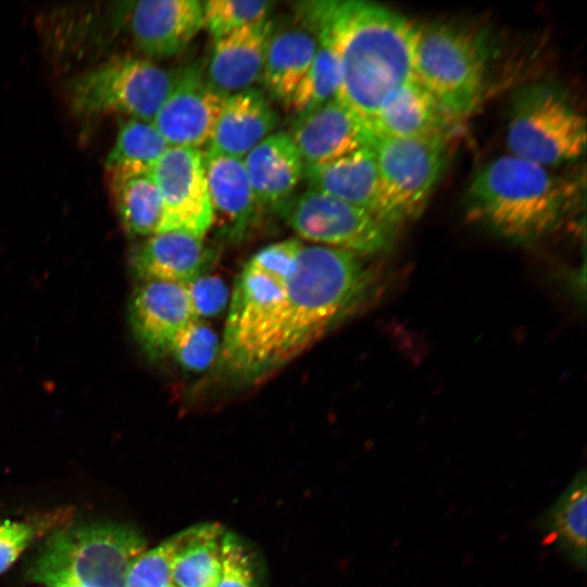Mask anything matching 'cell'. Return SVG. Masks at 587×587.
Instances as JSON below:
<instances>
[{
	"label": "cell",
	"mask_w": 587,
	"mask_h": 587,
	"mask_svg": "<svg viewBox=\"0 0 587 587\" xmlns=\"http://www.w3.org/2000/svg\"><path fill=\"white\" fill-rule=\"evenodd\" d=\"M376 283L374 270L359 254L303 245L283 289L227 322L221 373L247 384L265 378L354 313L373 295Z\"/></svg>",
	"instance_id": "obj_1"
},
{
	"label": "cell",
	"mask_w": 587,
	"mask_h": 587,
	"mask_svg": "<svg viewBox=\"0 0 587 587\" xmlns=\"http://www.w3.org/2000/svg\"><path fill=\"white\" fill-rule=\"evenodd\" d=\"M320 34L338 57L337 98L369 125L387 96L414 77L415 25L363 0L307 1Z\"/></svg>",
	"instance_id": "obj_2"
},
{
	"label": "cell",
	"mask_w": 587,
	"mask_h": 587,
	"mask_svg": "<svg viewBox=\"0 0 587 587\" xmlns=\"http://www.w3.org/2000/svg\"><path fill=\"white\" fill-rule=\"evenodd\" d=\"M570 193L546 167L512 154L502 155L473 179L469 212L501 237L529 242L559 226L569 209Z\"/></svg>",
	"instance_id": "obj_3"
},
{
	"label": "cell",
	"mask_w": 587,
	"mask_h": 587,
	"mask_svg": "<svg viewBox=\"0 0 587 587\" xmlns=\"http://www.w3.org/2000/svg\"><path fill=\"white\" fill-rule=\"evenodd\" d=\"M146 547L143 536L129 525L72 524L46 539L27 574L47 587H125L132 563Z\"/></svg>",
	"instance_id": "obj_4"
},
{
	"label": "cell",
	"mask_w": 587,
	"mask_h": 587,
	"mask_svg": "<svg viewBox=\"0 0 587 587\" xmlns=\"http://www.w3.org/2000/svg\"><path fill=\"white\" fill-rule=\"evenodd\" d=\"M490 51L487 35L472 26L415 25L413 74L442 112L465 116L485 92Z\"/></svg>",
	"instance_id": "obj_5"
},
{
	"label": "cell",
	"mask_w": 587,
	"mask_h": 587,
	"mask_svg": "<svg viewBox=\"0 0 587 587\" xmlns=\"http://www.w3.org/2000/svg\"><path fill=\"white\" fill-rule=\"evenodd\" d=\"M176 70L147 58L115 57L73 77L68 102L76 113H123L152 122L168 96Z\"/></svg>",
	"instance_id": "obj_6"
},
{
	"label": "cell",
	"mask_w": 587,
	"mask_h": 587,
	"mask_svg": "<svg viewBox=\"0 0 587 587\" xmlns=\"http://www.w3.org/2000/svg\"><path fill=\"white\" fill-rule=\"evenodd\" d=\"M507 145L512 155L544 167L573 161L585 150V118L558 89L526 87L513 102Z\"/></svg>",
	"instance_id": "obj_7"
},
{
	"label": "cell",
	"mask_w": 587,
	"mask_h": 587,
	"mask_svg": "<svg viewBox=\"0 0 587 587\" xmlns=\"http://www.w3.org/2000/svg\"><path fill=\"white\" fill-rule=\"evenodd\" d=\"M372 147L378 171L375 217L392 227L417 216L444 164L442 136L372 135Z\"/></svg>",
	"instance_id": "obj_8"
},
{
	"label": "cell",
	"mask_w": 587,
	"mask_h": 587,
	"mask_svg": "<svg viewBox=\"0 0 587 587\" xmlns=\"http://www.w3.org/2000/svg\"><path fill=\"white\" fill-rule=\"evenodd\" d=\"M276 213L301 238L359 255L386 251L392 227L366 211L316 189L295 193Z\"/></svg>",
	"instance_id": "obj_9"
},
{
	"label": "cell",
	"mask_w": 587,
	"mask_h": 587,
	"mask_svg": "<svg viewBox=\"0 0 587 587\" xmlns=\"http://www.w3.org/2000/svg\"><path fill=\"white\" fill-rule=\"evenodd\" d=\"M163 210L162 233L180 232L204 239L213 215L208 192L203 151L168 147L151 170Z\"/></svg>",
	"instance_id": "obj_10"
},
{
	"label": "cell",
	"mask_w": 587,
	"mask_h": 587,
	"mask_svg": "<svg viewBox=\"0 0 587 587\" xmlns=\"http://www.w3.org/2000/svg\"><path fill=\"white\" fill-rule=\"evenodd\" d=\"M225 98L207 80L202 63L186 64L176 70L152 123L170 147L200 149L212 136Z\"/></svg>",
	"instance_id": "obj_11"
},
{
	"label": "cell",
	"mask_w": 587,
	"mask_h": 587,
	"mask_svg": "<svg viewBox=\"0 0 587 587\" xmlns=\"http://www.w3.org/2000/svg\"><path fill=\"white\" fill-rule=\"evenodd\" d=\"M113 17L125 26L147 59L183 52L203 27L199 0H142L117 3Z\"/></svg>",
	"instance_id": "obj_12"
},
{
	"label": "cell",
	"mask_w": 587,
	"mask_h": 587,
	"mask_svg": "<svg viewBox=\"0 0 587 587\" xmlns=\"http://www.w3.org/2000/svg\"><path fill=\"white\" fill-rule=\"evenodd\" d=\"M128 321L146 355L158 360L171 353L177 336L198 317L185 285L150 280L132 294Z\"/></svg>",
	"instance_id": "obj_13"
},
{
	"label": "cell",
	"mask_w": 587,
	"mask_h": 587,
	"mask_svg": "<svg viewBox=\"0 0 587 587\" xmlns=\"http://www.w3.org/2000/svg\"><path fill=\"white\" fill-rule=\"evenodd\" d=\"M319 26L307 1L294 4L292 14L272 32L261 82L266 97L289 108L307 76L319 47Z\"/></svg>",
	"instance_id": "obj_14"
},
{
	"label": "cell",
	"mask_w": 587,
	"mask_h": 587,
	"mask_svg": "<svg viewBox=\"0 0 587 587\" xmlns=\"http://www.w3.org/2000/svg\"><path fill=\"white\" fill-rule=\"evenodd\" d=\"M288 134L304 167L332 162L372 145V134L337 97L296 115Z\"/></svg>",
	"instance_id": "obj_15"
},
{
	"label": "cell",
	"mask_w": 587,
	"mask_h": 587,
	"mask_svg": "<svg viewBox=\"0 0 587 587\" xmlns=\"http://www.w3.org/2000/svg\"><path fill=\"white\" fill-rule=\"evenodd\" d=\"M203 165L213 223L218 236L242 240L257 221L260 207L242 159L203 151Z\"/></svg>",
	"instance_id": "obj_16"
},
{
	"label": "cell",
	"mask_w": 587,
	"mask_h": 587,
	"mask_svg": "<svg viewBox=\"0 0 587 587\" xmlns=\"http://www.w3.org/2000/svg\"><path fill=\"white\" fill-rule=\"evenodd\" d=\"M275 20L271 16L242 26L214 40L204 65L209 84L227 97L261 82L266 50Z\"/></svg>",
	"instance_id": "obj_17"
},
{
	"label": "cell",
	"mask_w": 587,
	"mask_h": 587,
	"mask_svg": "<svg viewBox=\"0 0 587 587\" xmlns=\"http://www.w3.org/2000/svg\"><path fill=\"white\" fill-rule=\"evenodd\" d=\"M215 251L203 239L180 232L149 236L133 250L129 266L142 282L158 280L187 285L207 274Z\"/></svg>",
	"instance_id": "obj_18"
},
{
	"label": "cell",
	"mask_w": 587,
	"mask_h": 587,
	"mask_svg": "<svg viewBox=\"0 0 587 587\" xmlns=\"http://www.w3.org/2000/svg\"><path fill=\"white\" fill-rule=\"evenodd\" d=\"M278 116L259 88H249L224 100L207 150L243 159L272 135Z\"/></svg>",
	"instance_id": "obj_19"
},
{
	"label": "cell",
	"mask_w": 587,
	"mask_h": 587,
	"mask_svg": "<svg viewBox=\"0 0 587 587\" xmlns=\"http://www.w3.org/2000/svg\"><path fill=\"white\" fill-rule=\"evenodd\" d=\"M242 161L261 209L276 212L303 179L304 164L288 133H273Z\"/></svg>",
	"instance_id": "obj_20"
},
{
	"label": "cell",
	"mask_w": 587,
	"mask_h": 587,
	"mask_svg": "<svg viewBox=\"0 0 587 587\" xmlns=\"http://www.w3.org/2000/svg\"><path fill=\"white\" fill-rule=\"evenodd\" d=\"M303 179L308 188L328 193L375 217L378 171L372 145L332 162L304 167Z\"/></svg>",
	"instance_id": "obj_21"
},
{
	"label": "cell",
	"mask_w": 587,
	"mask_h": 587,
	"mask_svg": "<svg viewBox=\"0 0 587 587\" xmlns=\"http://www.w3.org/2000/svg\"><path fill=\"white\" fill-rule=\"evenodd\" d=\"M442 111L412 77L391 91L369 125L373 136L407 138L441 135Z\"/></svg>",
	"instance_id": "obj_22"
},
{
	"label": "cell",
	"mask_w": 587,
	"mask_h": 587,
	"mask_svg": "<svg viewBox=\"0 0 587 587\" xmlns=\"http://www.w3.org/2000/svg\"><path fill=\"white\" fill-rule=\"evenodd\" d=\"M586 471L582 469L536 522L544 542L578 569L586 567Z\"/></svg>",
	"instance_id": "obj_23"
},
{
	"label": "cell",
	"mask_w": 587,
	"mask_h": 587,
	"mask_svg": "<svg viewBox=\"0 0 587 587\" xmlns=\"http://www.w3.org/2000/svg\"><path fill=\"white\" fill-rule=\"evenodd\" d=\"M110 189L120 220L130 235L162 233L164 210L151 171L115 168L109 171Z\"/></svg>",
	"instance_id": "obj_24"
},
{
	"label": "cell",
	"mask_w": 587,
	"mask_h": 587,
	"mask_svg": "<svg viewBox=\"0 0 587 587\" xmlns=\"http://www.w3.org/2000/svg\"><path fill=\"white\" fill-rule=\"evenodd\" d=\"M223 527L204 523L185 529L172 578L177 587H216L222 574Z\"/></svg>",
	"instance_id": "obj_25"
},
{
	"label": "cell",
	"mask_w": 587,
	"mask_h": 587,
	"mask_svg": "<svg viewBox=\"0 0 587 587\" xmlns=\"http://www.w3.org/2000/svg\"><path fill=\"white\" fill-rule=\"evenodd\" d=\"M168 147L152 122L129 118L121 125L105 166L151 171Z\"/></svg>",
	"instance_id": "obj_26"
},
{
	"label": "cell",
	"mask_w": 587,
	"mask_h": 587,
	"mask_svg": "<svg viewBox=\"0 0 587 587\" xmlns=\"http://www.w3.org/2000/svg\"><path fill=\"white\" fill-rule=\"evenodd\" d=\"M340 84L341 71L338 57L320 34L313 63L298 86L288 109L292 110L296 115L309 112L336 98Z\"/></svg>",
	"instance_id": "obj_27"
},
{
	"label": "cell",
	"mask_w": 587,
	"mask_h": 587,
	"mask_svg": "<svg viewBox=\"0 0 587 587\" xmlns=\"http://www.w3.org/2000/svg\"><path fill=\"white\" fill-rule=\"evenodd\" d=\"M275 2L268 0H210L202 2V25L213 38L270 17Z\"/></svg>",
	"instance_id": "obj_28"
},
{
	"label": "cell",
	"mask_w": 587,
	"mask_h": 587,
	"mask_svg": "<svg viewBox=\"0 0 587 587\" xmlns=\"http://www.w3.org/2000/svg\"><path fill=\"white\" fill-rule=\"evenodd\" d=\"M184 536L182 530L139 554L128 570L125 587H171L173 562Z\"/></svg>",
	"instance_id": "obj_29"
},
{
	"label": "cell",
	"mask_w": 587,
	"mask_h": 587,
	"mask_svg": "<svg viewBox=\"0 0 587 587\" xmlns=\"http://www.w3.org/2000/svg\"><path fill=\"white\" fill-rule=\"evenodd\" d=\"M220 344L214 330L201 320L188 325L176 338L171 353L189 372L207 370L218 357Z\"/></svg>",
	"instance_id": "obj_30"
},
{
	"label": "cell",
	"mask_w": 587,
	"mask_h": 587,
	"mask_svg": "<svg viewBox=\"0 0 587 587\" xmlns=\"http://www.w3.org/2000/svg\"><path fill=\"white\" fill-rule=\"evenodd\" d=\"M216 587H258L248 551L233 533L223 536L222 574Z\"/></svg>",
	"instance_id": "obj_31"
},
{
	"label": "cell",
	"mask_w": 587,
	"mask_h": 587,
	"mask_svg": "<svg viewBox=\"0 0 587 587\" xmlns=\"http://www.w3.org/2000/svg\"><path fill=\"white\" fill-rule=\"evenodd\" d=\"M185 286L198 320L220 314L228 302V288L217 276L204 274Z\"/></svg>",
	"instance_id": "obj_32"
},
{
	"label": "cell",
	"mask_w": 587,
	"mask_h": 587,
	"mask_svg": "<svg viewBox=\"0 0 587 587\" xmlns=\"http://www.w3.org/2000/svg\"><path fill=\"white\" fill-rule=\"evenodd\" d=\"M36 523L0 521V574L8 570L39 535Z\"/></svg>",
	"instance_id": "obj_33"
},
{
	"label": "cell",
	"mask_w": 587,
	"mask_h": 587,
	"mask_svg": "<svg viewBox=\"0 0 587 587\" xmlns=\"http://www.w3.org/2000/svg\"><path fill=\"white\" fill-rule=\"evenodd\" d=\"M171 587H177V586H175V585L173 584Z\"/></svg>",
	"instance_id": "obj_34"
}]
</instances>
